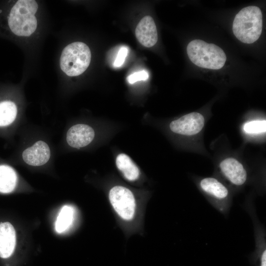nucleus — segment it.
<instances>
[{
	"instance_id": "f8f14e48",
	"label": "nucleus",
	"mask_w": 266,
	"mask_h": 266,
	"mask_svg": "<svg viewBox=\"0 0 266 266\" xmlns=\"http://www.w3.org/2000/svg\"><path fill=\"white\" fill-rule=\"evenodd\" d=\"M50 157V148L46 143L41 140L36 142L25 149L22 153L24 162L33 166H40L45 164Z\"/></svg>"
},
{
	"instance_id": "20e7f679",
	"label": "nucleus",
	"mask_w": 266,
	"mask_h": 266,
	"mask_svg": "<svg viewBox=\"0 0 266 266\" xmlns=\"http://www.w3.org/2000/svg\"><path fill=\"white\" fill-rule=\"evenodd\" d=\"M91 59L89 47L83 42H74L63 50L60 58V67L68 76H78L86 70Z\"/></svg>"
},
{
	"instance_id": "423d86ee",
	"label": "nucleus",
	"mask_w": 266,
	"mask_h": 266,
	"mask_svg": "<svg viewBox=\"0 0 266 266\" xmlns=\"http://www.w3.org/2000/svg\"><path fill=\"white\" fill-rule=\"evenodd\" d=\"M199 186L214 207L224 214L228 211L231 205V197L225 185L216 178L208 177L200 181Z\"/></svg>"
},
{
	"instance_id": "1a4fd4ad",
	"label": "nucleus",
	"mask_w": 266,
	"mask_h": 266,
	"mask_svg": "<svg viewBox=\"0 0 266 266\" xmlns=\"http://www.w3.org/2000/svg\"><path fill=\"white\" fill-rule=\"evenodd\" d=\"M221 173L231 184L241 186L247 181V172L237 159L228 157L223 160L219 164Z\"/></svg>"
},
{
	"instance_id": "f03ea898",
	"label": "nucleus",
	"mask_w": 266,
	"mask_h": 266,
	"mask_svg": "<svg viewBox=\"0 0 266 266\" xmlns=\"http://www.w3.org/2000/svg\"><path fill=\"white\" fill-rule=\"evenodd\" d=\"M263 16L260 8L248 6L236 14L233 24L235 36L241 42L251 44L257 41L262 33Z\"/></svg>"
},
{
	"instance_id": "dca6fc26",
	"label": "nucleus",
	"mask_w": 266,
	"mask_h": 266,
	"mask_svg": "<svg viewBox=\"0 0 266 266\" xmlns=\"http://www.w3.org/2000/svg\"><path fill=\"white\" fill-rule=\"evenodd\" d=\"M17 109L15 103L9 100L0 101V127L7 126L16 118Z\"/></svg>"
},
{
	"instance_id": "6e6552de",
	"label": "nucleus",
	"mask_w": 266,
	"mask_h": 266,
	"mask_svg": "<svg viewBox=\"0 0 266 266\" xmlns=\"http://www.w3.org/2000/svg\"><path fill=\"white\" fill-rule=\"evenodd\" d=\"M205 124V119L202 114L194 112L184 115L171 121L169 124L170 130L177 134L192 136L198 134Z\"/></svg>"
},
{
	"instance_id": "9b49d317",
	"label": "nucleus",
	"mask_w": 266,
	"mask_h": 266,
	"mask_svg": "<svg viewBox=\"0 0 266 266\" xmlns=\"http://www.w3.org/2000/svg\"><path fill=\"white\" fill-rule=\"evenodd\" d=\"M135 35L138 41L146 47L154 46L158 40V33L155 22L150 16L144 17L137 24Z\"/></svg>"
},
{
	"instance_id": "a211bd4d",
	"label": "nucleus",
	"mask_w": 266,
	"mask_h": 266,
	"mask_svg": "<svg viewBox=\"0 0 266 266\" xmlns=\"http://www.w3.org/2000/svg\"><path fill=\"white\" fill-rule=\"evenodd\" d=\"M149 77L148 72L144 70L134 72L127 77V81L130 84L141 80H146Z\"/></svg>"
},
{
	"instance_id": "6ab92c4d",
	"label": "nucleus",
	"mask_w": 266,
	"mask_h": 266,
	"mask_svg": "<svg viewBox=\"0 0 266 266\" xmlns=\"http://www.w3.org/2000/svg\"><path fill=\"white\" fill-rule=\"evenodd\" d=\"M128 52V49L126 46H123L119 49L114 62L113 65L115 67H118L123 65L127 56Z\"/></svg>"
},
{
	"instance_id": "ddd939ff",
	"label": "nucleus",
	"mask_w": 266,
	"mask_h": 266,
	"mask_svg": "<svg viewBox=\"0 0 266 266\" xmlns=\"http://www.w3.org/2000/svg\"><path fill=\"white\" fill-rule=\"evenodd\" d=\"M17 175L15 170L6 165H0V193H12L17 183Z\"/></svg>"
},
{
	"instance_id": "2eb2a0df",
	"label": "nucleus",
	"mask_w": 266,
	"mask_h": 266,
	"mask_svg": "<svg viewBox=\"0 0 266 266\" xmlns=\"http://www.w3.org/2000/svg\"><path fill=\"white\" fill-rule=\"evenodd\" d=\"M74 216V210L69 205H64L57 216L55 222V230L58 233L66 231L72 225Z\"/></svg>"
},
{
	"instance_id": "39448f33",
	"label": "nucleus",
	"mask_w": 266,
	"mask_h": 266,
	"mask_svg": "<svg viewBox=\"0 0 266 266\" xmlns=\"http://www.w3.org/2000/svg\"><path fill=\"white\" fill-rule=\"evenodd\" d=\"M17 232L7 219H0V266H18Z\"/></svg>"
},
{
	"instance_id": "f257e3e1",
	"label": "nucleus",
	"mask_w": 266,
	"mask_h": 266,
	"mask_svg": "<svg viewBox=\"0 0 266 266\" xmlns=\"http://www.w3.org/2000/svg\"><path fill=\"white\" fill-rule=\"evenodd\" d=\"M38 5L33 0H19L10 8L6 16L9 30L15 35L28 36L36 30L34 15Z\"/></svg>"
},
{
	"instance_id": "4468645a",
	"label": "nucleus",
	"mask_w": 266,
	"mask_h": 266,
	"mask_svg": "<svg viewBox=\"0 0 266 266\" xmlns=\"http://www.w3.org/2000/svg\"><path fill=\"white\" fill-rule=\"evenodd\" d=\"M116 164L127 180L134 181L139 177L140 171L138 167L127 155L124 153L119 154L116 159Z\"/></svg>"
},
{
	"instance_id": "9d476101",
	"label": "nucleus",
	"mask_w": 266,
	"mask_h": 266,
	"mask_svg": "<svg viewBox=\"0 0 266 266\" xmlns=\"http://www.w3.org/2000/svg\"><path fill=\"white\" fill-rule=\"evenodd\" d=\"M93 129L85 124H76L72 126L66 133V141L73 148H80L89 144L93 140Z\"/></svg>"
},
{
	"instance_id": "aec40b11",
	"label": "nucleus",
	"mask_w": 266,
	"mask_h": 266,
	"mask_svg": "<svg viewBox=\"0 0 266 266\" xmlns=\"http://www.w3.org/2000/svg\"><path fill=\"white\" fill-rule=\"evenodd\" d=\"M259 266H266V246L263 245V248L258 255Z\"/></svg>"
},
{
	"instance_id": "7ed1b4c3",
	"label": "nucleus",
	"mask_w": 266,
	"mask_h": 266,
	"mask_svg": "<svg viewBox=\"0 0 266 266\" xmlns=\"http://www.w3.org/2000/svg\"><path fill=\"white\" fill-rule=\"evenodd\" d=\"M187 53L193 63L206 69H221L227 59L225 52L220 47L200 39H195L189 42L187 47Z\"/></svg>"
},
{
	"instance_id": "f3484780",
	"label": "nucleus",
	"mask_w": 266,
	"mask_h": 266,
	"mask_svg": "<svg viewBox=\"0 0 266 266\" xmlns=\"http://www.w3.org/2000/svg\"><path fill=\"white\" fill-rule=\"evenodd\" d=\"M244 132L249 135L264 133L266 131L265 120H255L246 122L243 126Z\"/></svg>"
},
{
	"instance_id": "0eeeda50",
	"label": "nucleus",
	"mask_w": 266,
	"mask_h": 266,
	"mask_svg": "<svg viewBox=\"0 0 266 266\" xmlns=\"http://www.w3.org/2000/svg\"><path fill=\"white\" fill-rule=\"evenodd\" d=\"M109 199L114 210L121 218L130 221L133 218L135 200L129 189L123 186H114L109 191Z\"/></svg>"
}]
</instances>
